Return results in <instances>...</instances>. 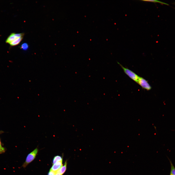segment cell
Returning <instances> with one entry per match:
<instances>
[{"mask_svg": "<svg viewBox=\"0 0 175 175\" xmlns=\"http://www.w3.org/2000/svg\"><path fill=\"white\" fill-rule=\"evenodd\" d=\"M171 165V170L169 175H175V167L171 161L170 160Z\"/></svg>", "mask_w": 175, "mask_h": 175, "instance_id": "9c48e42d", "label": "cell"}, {"mask_svg": "<svg viewBox=\"0 0 175 175\" xmlns=\"http://www.w3.org/2000/svg\"><path fill=\"white\" fill-rule=\"evenodd\" d=\"M62 162V160L53 164L50 170L54 171L57 172L63 166Z\"/></svg>", "mask_w": 175, "mask_h": 175, "instance_id": "5b68a950", "label": "cell"}, {"mask_svg": "<svg viewBox=\"0 0 175 175\" xmlns=\"http://www.w3.org/2000/svg\"><path fill=\"white\" fill-rule=\"evenodd\" d=\"M38 152V149L36 148L27 155L25 162L22 165L23 168L26 167L28 165L33 161L35 158Z\"/></svg>", "mask_w": 175, "mask_h": 175, "instance_id": "6da1fadb", "label": "cell"}, {"mask_svg": "<svg viewBox=\"0 0 175 175\" xmlns=\"http://www.w3.org/2000/svg\"><path fill=\"white\" fill-rule=\"evenodd\" d=\"M67 162L66 161L64 165L62 166L60 169L57 172L60 173L61 175H63L66 171L67 169Z\"/></svg>", "mask_w": 175, "mask_h": 175, "instance_id": "52a82bcc", "label": "cell"}, {"mask_svg": "<svg viewBox=\"0 0 175 175\" xmlns=\"http://www.w3.org/2000/svg\"><path fill=\"white\" fill-rule=\"evenodd\" d=\"M118 63L122 69L125 73L132 80L137 82L139 76L131 70L124 67L119 63Z\"/></svg>", "mask_w": 175, "mask_h": 175, "instance_id": "7a4b0ae2", "label": "cell"}, {"mask_svg": "<svg viewBox=\"0 0 175 175\" xmlns=\"http://www.w3.org/2000/svg\"><path fill=\"white\" fill-rule=\"evenodd\" d=\"M55 175H61L60 173L57 172V173Z\"/></svg>", "mask_w": 175, "mask_h": 175, "instance_id": "5bb4252c", "label": "cell"}, {"mask_svg": "<svg viewBox=\"0 0 175 175\" xmlns=\"http://www.w3.org/2000/svg\"><path fill=\"white\" fill-rule=\"evenodd\" d=\"M62 160V157L60 156H54L52 161V165Z\"/></svg>", "mask_w": 175, "mask_h": 175, "instance_id": "ba28073f", "label": "cell"}, {"mask_svg": "<svg viewBox=\"0 0 175 175\" xmlns=\"http://www.w3.org/2000/svg\"><path fill=\"white\" fill-rule=\"evenodd\" d=\"M23 37L18 38L9 43L11 46H13L19 44L22 40Z\"/></svg>", "mask_w": 175, "mask_h": 175, "instance_id": "8992f818", "label": "cell"}, {"mask_svg": "<svg viewBox=\"0 0 175 175\" xmlns=\"http://www.w3.org/2000/svg\"><path fill=\"white\" fill-rule=\"evenodd\" d=\"M5 151L4 149L2 146L0 141V153H2L4 152Z\"/></svg>", "mask_w": 175, "mask_h": 175, "instance_id": "4fadbf2b", "label": "cell"}, {"mask_svg": "<svg viewBox=\"0 0 175 175\" xmlns=\"http://www.w3.org/2000/svg\"><path fill=\"white\" fill-rule=\"evenodd\" d=\"M57 173V172L50 170L47 175H55Z\"/></svg>", "mask_w": 175, "mask_h": 175, "instance_id": "8fae6325", "label": "cell"}, {"mask_svg": "<svg viewBox=\"0 0 175 175\" xmlns=\"http://www.w3.org/2000/svg\"><path fill=\"white\" fill-rule=\"evenodd\" d=\"M143 1H149V2H159L162 3H163V4L168 5L167 4L165 3H163V2H162L161 1H158L157 0H143Z\"/></svg>", "mask_w": 175, "mask_h": 175, "instance_id": "7c38bea8", "label": "cell"}, {"mask_svg": "<svg viewBox=\"0 0 175 175\" xmlns=\"http://www.w3.org/2000/svg\"><path fill=\"white\" fill-rule=\"evenodd\" d=\"M24 33H12L8 37L6 41V43L9 44L16 39L21 37H23Z\"/></svg>", "mask_w": 175, "mask_h": 175, "instance_id": "277c9868", "label": "cell"}, {"mask_svg": "<svg viewBox=\"0 0 175 175\" xmlns=\"http://www.w3.org/2000/svg\"><path fill=\"white\" fill-rule=\"evenodd\" d=\"M137 83L142 88L147 90H149L151 88L148 81L142 77H139Z\"/></svg>", "mask_w": 175, "mask_h": 175, "instance_id": "3957f363", "label": "cell"}, {"mask_svg": "<svg viewBox=\"0 0 175 175\" xmlns=\"http://www.w3.org/2000/svg\"><path fill=\"white\" fill-rule=\"evenodd\" d=\"M28 47V45L27 44L25 43L21 45V49L24 50H26Z\"/></svg>", "mask_w": 175, "mask_h": 175, "instance_id": "30bf717a", "label": "cell"}]
</instances>
